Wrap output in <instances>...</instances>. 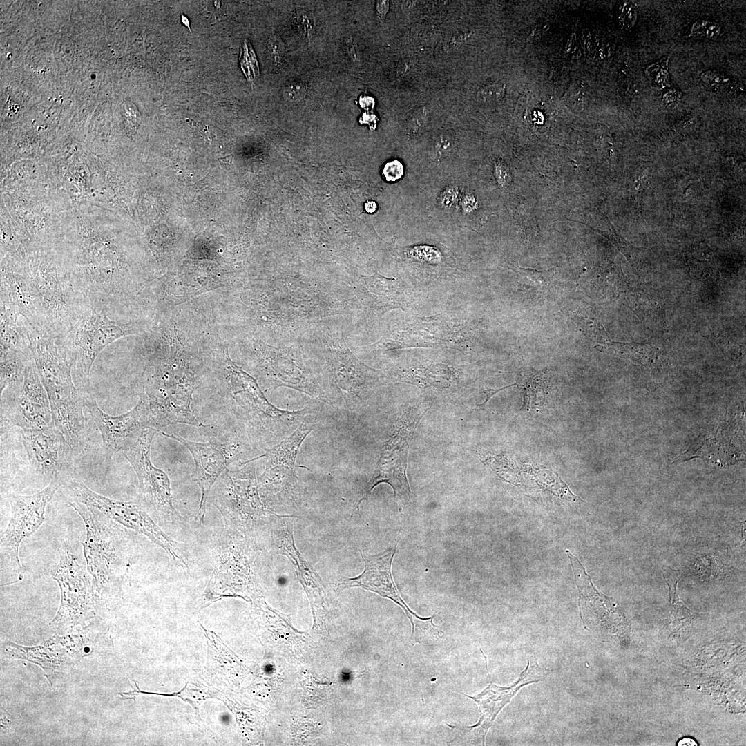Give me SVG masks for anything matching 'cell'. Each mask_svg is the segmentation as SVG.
<instances>
[{"mask_svg": "<svg viewBox=\"0 0 746 746\" xmlns=\"http://www.w3.org/2000/svg\"><path fill=\"white\" fill-rule=\"evenodd\" d=\"M720 30V26L716 23L699 20L693 24L690 35L696 38L713 39L719 35Z\"/></svg>", "mask_w": 746, "mask_h": 746, "instance_id": "cell-31", "label": "cell"}, {"mask_svg": "<svg viewBox=\"0 0 746 746\" xmlns=\"http://www.w3.org/2000/svg\"><path fill=\"white\" fill-rule=\"evenodd\" d=\"M159 430H144L137 441L123 455L133 467L140 488L146 504L165 518L182 519L173 506L170 480L162 469L151 461V447Z\"/></svg>", "mask_w": 746, "mask_h": 746, "instance_id": "cell-14", "label": "cell"}, {"mask_svg": "<svg viewBox=\"0 0 746 746\" xmlns=\"http://www.w3.org/2000/svg\"><path fill=\"white\" fill-rule=\"evenodd\" d=\"M134 408L117 416L102 411L96 401L88 394L86 408L99 429L105 447L113 452H123L138 439L142 431L154 428V420L147 396L141 392Z\"/></svg>", "mask_w": 746, "mask_h": 746, "instance_id": "cell-16", "label": "cell"}, {"mask_svg": "<svg viewBox=\"0 0 746 746\" xmlns=\"http://www.w3.org/2000/svg\"><path fill=\"white\" fill-rule=\"evenodd\" d=\"M32 353L0 350V392L22 382Z\"/></svg>", "mask_w": 746, "mask_h": 746, "instance_id": "cell-27", "label": "cell"}, {"mask_svg": "<svg viewBox=\"0 0 746 746\" xmlns=\"http://www.w3.org/2000/svg\"><path fill=\"white\" fill-rule=\"evenodd\" d=\"M377 205L374 201H367L365 202L364 208L368 213H373L376 210Z\"/></svg>", "mask_w": 746, "mask_h": 746, "instance_id": "cell-42", "label": "cell"}, {"mask_svg": "<svg viewBox=\"0 0 746 746\" xmlns=\"http://www.w3.org/2000/svg\"><path fill=\"white\" fill-rule=\"evenodd\" d=\"M428 408L426 405H412L397 417L392 434L381 448L376 469L361 490L352 513L355 509L359 510L361 502L367 499L375 486L381 483L389 484L401 502L410 501V486L406 477L408 450L416 428Z\"/></svg>", "mask_w": 746, "mask_h": 746, "instance_id": "cell-8", "label": "cell"}, {"mask_svg": "<svg viewBox=\"0 0 746 746\" xmlns=\"http://www.w3.org/2000/svg\"><path fill=\"white\" fill-rule=\"evenodd\" d=\"M23 443L36 475L48 484L70 481L75 457L62 432L55 425L21 431Z\"/></svg>", "mask_w": 746, "mask_h": 746, "instance_id": "cell-13", "label": "cell"}, {"mask_svg": "<svg viewBox=\"0 0 746 746\" xmlns=\"http://www.w3.org/2000/svg\"><path fill=\"white\" fill-rule=\"evenodd\" d=\"M218 359L224 383L219 393L220 403L255 440H283L318 410L315 402H309L300 410L279 409L267 400L256 380L231 360L227 350Z\"/></svg>", "mask_w": 746, "mask_h": 746, "instance_id": "cell-1", "label": "cell"}, {"mask_svg": "<svg viewBox=\"0 0 746 746\" xmlns=\"http://www.w3.org/2000/svg\"><path fill=\"white\" fill-rule=\"evenodd\" d=\"M66 486L68 500L76 501L91 506L123 526L148 537L164 549L174 560L187 567L186 562L178 553L175 542L169 538L154 522L142 506L133 501H122L101 495L85 485L70 480Z\"/></svg>", "mask_w": 746, "mask_h": 746, "instance_id": "cell-10", "label": "cell"}, {"mask_svg": "<svg viewBox=\"0 0 746 746\" xmlns=\"http://www.w3.org/2000/svg\"><path fill=\"white\" fill-rule=\"evenodd\" d=\"M1 396L2 416L21 430L55 425L48 396L33 358L26 365L22 382L6 389Z\"/></svg>", "mask_w": 746, "mask_h": 746, "instance_id": "cell-11", "label": "cell"}, {"mask_svg": "<svg viewBox=\"0 0 746 746\" xmlns=\"http://www.w3.org/2000/svg\"><path fill=\"white\" fill-rule=\"evenodd\" d=\"M372 101H374V99L372 98L367 97V96H365V97L361 98L360 99L361 105L363 107V108H368V107H373L374 102L373 103H369V102H372Z\"/></svg>", "mask_w": 746, "mask_h": 746, "instance_id": "cell-41", "label": "cell"}, {"mask_svg": "<svg viewBox=\"0 0 746 746\" xmlns=\"http://www.w3.org/2000/svg\"><path fill=\"white\" fill-rule=\"evenodd\" d=\"M544 675V669L536 662L528 660L526 669L511 686L500 687L490 681L489 685L476 696H471L463 694L475 700L479 707L480 717L478 722L468 727L469 731H467L470 740L484 745L486 734L500 711L510 702V699L522 687L543 680Z\"/></svg>", "mask_w": 746, "mask_h": 746, "instance_id": "cell-18", "label": "cell"}, {"mask_svg": "<svg viewBox=\"0 0 746 746\" xmlns=\"http://www.w3.org/2000/svg\"><path fill=\"white\" fill-rule=\"evenodd\" d=\"M668 61L669 57H665L647 68L648 77L654 83L662 86L669 84Z\"/></svg>", "mask_w": 746, "mask_h": 746, "instance_id": "cell-32", "label": "cell"}, {"mask_svg": "<svg viewBox=\"0 0 746 746\" xmlns=\"http://www.w3.org/2000/svg\"><path fill=\"white\" fill-rule=\"evenodd\" d=\"M63 485L52 481L39 492L31 495L11 494L8 496L11 517L1 536V551L9 556L13 571L23 577V570L19 558V548L23 539L30 537L41 526L48 503Z\"/></svg>", "mask_w": 746, "mask_h": 746, "instance_id": "cell-12", "label": "cell"}, {"mask_svg": "<svg viewBox=\"0 0 746 746\" xmlns=\"http://www.w3.org/2000/svg\"><path fill=\"white\" fill-rule=\"evenodd\" d=\"M310 15L307 12L300 13L297 16L298 29L305 35H309L313 27V21Z\"/></svg>", "mask_w": 746, "mask_h": 746, "instance_id": "cell-35", "label": "cell"}, {"mask_svg": "<svg viewBox=\"0 0 746 746\" xmlns=\"http://www.w3.org/2000/svg\"><path fill=\"white\" fill-rule=\"evenodd\" d=\"M389 375L396 380L412 383L421 388L441 390L448 387L451 379L452 370L445 364H431L390 370Z\"/></svg>", "mask_w": 746, "mask_h": 746, "instance_id": "cell-25", "label": "cell"}, {"mask_svg": "<svg viewBox=\"0 0 746 746\" xmlns=\"http://www.w3.org/2000/svg\"><path fill=\"white\" fill-rule=\"evenodd\" d=\"M252 462L239 470H225L216 481L215 505L225 523L257 517L265 512Z\"/></svg>", "mask_w": 746, "mask_h": 746, "instance_id": "cell-17", "label": "cell"}, {"mask_svg": "<svg viewBox=\"0 0 746 746\" xmlns=\"http://www.w3.org/2000/svg\"><path fill=\"white\" fill-rule=\"evenodd\" d=\"M27 274L41 320V329L64 335L93 309L66 270L46 260L32 262Z\"/></svg>", "mask_w": 746, "mask_h": 746, "instance_id": "cell-3", "label": "cell"}, {"mask_svg": "<svg viewBox=\"0 0 746 746\" xmlns=\"http://www.w3.org/2000/svg\"><path fill=\"white\" fill-rule=\"evenodd\" d=\"M305 90V87L301 84L295 83L286 88L285 94L289 99H298L303 96Z\"/></svg>", "mask_w": 746, "mask_h": 746, "instance_id": "cell-36", "label": "cell"}, {"mask_svg": "<svg viewBox=\"0 0 746 746\" xmlns=\"http://www.w3.org/2000/svg\"><path fill=\"white\" fill-rule=\"evenodd\" d=\"M319 411L305 418L298 428L289 436L282 440L281 442L270 448H265L264 453L249 459L245 463L265 457V468L283 466L294 470L295 462L300 447L307 436L314 428Z\"/></svg>", "mask_w": 746, "mask_h": 746, "instance_id": "cell-24", "label": "cell"}, {"mask_svg": "<svg viewBox=\"0 0 746 746\" xmlns=\"http://www.w3.org/2000/svg\"><path fill=\"white\" fill-rule=\"evenodd\" d=\"M680 93L676 90H667L663 95V100L667 105H673L676 104L680 99Z\"/></svg>", "mask_w": 746, "mask_h": 746, "instance_id": "cell-39", "label": "cell"}, {"mask_svg": "<svg viewBox=\"0 0 746 746\" xmlns=\"http://www.w3.org/2000/svg\"><path fill=\"white\" fill-rule=\"evenodd\" d=\"M318 340L331 386L346 412L352 414L364 405L387 376L359 361L347 346L341 331L322 328Z\"/></svg>", "mask_w": 746, "mask_h": 746, "instance_id": "cell-5", "label": "cell"}, {"mask_svg": "<svg viewBox=\"0 0 746 746\" xmlns=\"http://www.w3.org/2000/svg\"><path fill=\"white\" fill-rule=\"evenodd\" d=\"M451 140L446 136H441L436 142L435 151L443 154L451 149Z\"/></svg>", "mask_w": 746, "mask_h": 746, "instance_id": "cell-37", "label": "cell"}, {"mask_svg": "<svg viewBox=\"0 0 746 746\" xmlns=\"http://www.w3.org/2000/svg\"><path fill=\"white\" fill-rule=\"evenodd\" d=\"M678 745H683V746H684V745H689V746H690V745H698V744H697V743H696V741H695V740H694V739H692V738H683V739H681V740H680V741L678 742Z\"/></svg>", "mask_w": 746, "mask_h": 746, "instance_id": "cell-43", "label": "cell"}, {"mask_svg": "<svg viewBox=\"0 0 746 746\" xmlns=\"http://www.w3.org/2000/svg\"><path fill=\"white\" fill-rule=\"evenodd\" d=\"M252 367L262 391L289 388L334 406L300 347H274L261 341L254 345Z\"/></svg>", "mask_w": 746, "mask_h": 746, "instance_id": "cell-7", "label": "cell"}, {"mask_svg": "<svg viewBox=\"0 0 746 746\" xmlns=\"http://www.w3.org/2000/svg\"><path fill=\"white\" fill-rule=\"evenodd\" d=\"M382 173L387 181L394 182L402 177L403 166L396 160L389 162L384 166Z\"/></svg>", "mask_w": 746, "mask_h": 746, "instance_id": "cell-34", "label": "cell"}, {"mask_svg": "<svg viewBox=\"0 0 746 746\" xmlns=\"http://www.w3.org/2000/svg\"><path fill=\"white\" fill-rule=\"evenodd\" d=\"M242 564L241 557L233 546H223L207 588L208 595L216 598L226 596L229 591L231 595V589L249 577L247 568Z\"/></svg>", "mask_w": 746, "mask_h": 746, "instance_id": "cell-23", "label": "cell"}, {"mask_svg": "<svg viewBox=\"0 0 746 746\" xmlns=\"http://www.w3.org/2000/svg\"><path fill=\"white\" fill-rule=\"evenodd\" d=\"M68 503L85 526L86 539L82 546L95 597L107 595L119 587L128 566L118 530L112 520L98 510L76 501L68 500Z\"/></svg>", "mask_w": 746, "mask_h": 746, "instance_id": "cell-4", "label": "cell"}, {"mask_svg": "<svg viewBox=\"0 0 746 746\" xmlns=\"http://www.w3.org/2000/svg\"><path fill=\"white\" fill-rule=\"evenodd\" d=\"M396 551V544L394 548L373 555H365L360 551L364 562L363 573L355 577L343 579L338 584V587H361L390 598L404 609L412 621V617L418 615L413 613L401 599L392 579L391 566Z\"/></svg>", "mask_w": 746, "mask_h": 746, "instance_id": "cell-20", "label": "cell"}, {"mask_svg": "<svg viewBox=\"0 0 746 746\" xmlns=\"http://www.w3.org/2000/svg\"><path fill=\"white\" fill-rule=\"evenodd\" d=\"M182 22H183V23H184V24H186V26H187V27H188V28H189L190 29V26H189V20H188V19H187L186 17H184L183 15H182Z\"/></svg>", "mask_w": 746, "mask_h": 746, "instance_id": "cell-45", "label": "cell"}, {"mask_svg": "<svg viewBox=\"0 0 746 746\" xmlns=\"http://www.w3.org/2000/svg\"><path fill=\"white\" fill-rule=\"evenodd\" d=\"M551 271H536L519 267L518 275L521 278H527L532 283L530 287L534 289H544L549 286Z\"/></svg>", "mask_w": 746, "mask_h": 746, "instance_id": "cell-30", "label": "cell"}, {"mask_svg": "<svg viewBox=\"0 0 746 746\" xmlns=\"http://www.w3.org/2000/svg\"><path fill=\"white\" fill-rule=\"evenodd\" d=\"M506 92V86L501 82H494L483 85L478 90L477 98L484 102H496L501 99Z\"/></svg>", "mask_w": 746, "mask_h": 746, "instance_id": "cell-29", "label": "cell"}, {"mask_svg": "<svg viewBox=\"0 0 746 746\" xmlns=\"http://www.w3.org/2000/svg\"><path fill=\"white\" fill-rule=\"evenodd\" d=\"M50 573L61 590V605L52 622H76L90 618L95 595L88 570L78 564L72 553L65 551Z\"/></svg>", "mask_w": 746, "mask_h": 746, "instance_id": "cell-15", "label": "cell"}, {"mask_svg": "<svg viewBox=\"0 0 746 746\" xmlns=\"http://www.w3.org/2000/svg\"><path fill=\"white\" fill-rule=\"evenodd\" d=\"M450 325L439 315L417 318L404 326L392 328L370 347L388 351L405 347H449L456 334Z\"/></svg>", "mask_w": 746, "mask_h": 746, "instance_id": "cell-19", "label": "cell"}, {"mask_svg": "<svg viewBox=\"0 0 746 746\" xmlns=\"http://www.w3.org/2000/svg\"><path fill=\"white\" fill-rule=\"evenodd\" d=\"M354 290L364 306L378 314L394 309H404L407 305L403 285L395 278H386L378 273L361 276Z\"/></svg>", "mask_w": 746, "mask_h": 746, "instance_id": "cell-21", "label": "cell"}, {"mask_svg": "<svg viewBox=\"0 0 746 746\" xmlns=\"http://www.w3.org/2000/svg\"><path fill=\"white\" fill-rule=\"evenodd\" d=\"M218 161L220 162V164L225 169H227V168H230L231 164V161H232V156H231V155H229L224 156L223 157H220V158H218Z\"/></svg>", "mask_w": 746, "mask_h": 746, "instance_id": "cell-40", "label": "cell"}, {"mask_svg": "<svg viewBox=\"0 0 746 746\" xmlns=\"http://www.w3.org/2000/svg\"><path fill=\"white\" fill-rule=\"evenodd\" d=\"M149 325L140 319L111 320L106 312L93 307L64 335L76 387L86 390L93 363L105 347L124 336L146 332Z\"/></svg>", "mask_w": 746, "mask_h": 746, "instance_id": "cell-6", "label": "cell"}, {"mask_svg": "<svg viewBox=\"0 0 746 746\" xmlns=\"http://www.w3.org/2000/svg\"><path fill=\"white\" fill-rule=\"evenodd\" d=\"M0 296L1 303L16 311L29 327L41 329L39 312L27 271L2 268Z\"/></svg>", "mask_w": 746, "mask_h": 746, "instance_id": "cell-22", "label": "cell"}, {"mask_svg": "<svg viewBox=\"0 0 746 746\" xmlns=\"http://www.w3.org/2000/svg\"><path fill=\"white\" fill-rule=\"evenodd\" d=\"M159 432L182 444L193 458L195 468L191 478L200 489L197 518L203 523L207 500L213 486L231 463L237 460L246 459L250 456L253 447L246 437L233 436L224 442L199 443L184 439L176 434H169L162 430H159Z\"/></svg>", "mask_w": 746, "mask_h": 746, "instance_id": "cell-9", "label": "cell"}, {"mask_svg": "<svg viewBox=\"0 0 746 746\" xmlns=\"http://www.w3.org/2000/svg\"><path fill=\"white\" fill-rule=\"evenodd\" d=\"M0 350L31 353L24 319L14 309L0 304Z\"/></svg>", "mask_w": 746, "mask_h": 746, "instance_id": "cell-26", "label": "cell"}, {"mask_svg": "<svg viewBox=\"0 0 746 746\" xmlns=\"http://www.w3.org/2000/svg\"><path fill=\"white\" fill-rule=\"evenodd\" d=\"M279 46H280V45L278 44V42L277 41V42H276V52H282V49H281V50H277V47H278ZM273 52H274L273 53V55H276V57L277 56V57H278V61H280V59H281V53H279V52H275V48H274V49Z\"/></svg>", "mask_w": 746, "mask_h": 746, "instance_id": "cell-44", "label": "cell"}, {"mask_svg": "<svg viewBox=\"0 0 746 746\" xmlns=\"http://www.w3.org/2000/svg\"><path fill=\"white\" fill-rule=\"evenodd\" d=\"M143 393L149 399L155 429L178 423L198 428L191 410L195 377L186 356L171 352L152 357L143 374Z\"/></svg>", "mask_w": 746, "mask_h": 746, "instance_id": "cell-2", "label": "cell"}, {"mask_svg": "<svg viewBox=\"0 0 746 746\" xmlns=\"http://www.w3.org/2000/svg\"><path fill=\"white\" fill-rule=\"evenodd\" d=\"M239 61L241 69L248 81L254 82L259 76V66L254 51L247 39L242 44Z\"/></svg>", "mask_w": 746, "mask_h": 746, "instance_id": "cell-28", "label": "cell"}, {"mask_svg": "<svg viewBox=\"0 0 746 746\" xmlns=\"http://www.w3.org/2000/svg\"><path fill=\"white\" fill-rule=\"evenodd\" d=\"M514 385H517V383H515L513 384H511L510 385L505 386V387H503V388H497V389H492V388H484L483 393L486 394V399L483 402V403L478 405V406L480 408V409H484L485 408L486 403H488V401L490 399V398L492 396H494L495 394H497L499 391H501L503 390H505V389H506V388H508L509 387H512V386H514Z\"/></svg>", "mask_w": 746, "mask_h": 746, "instance_id": "cell-38", "label": "cell"}, {"mask_svg": "<svg viewBox=\"0 0 746 746\" xmlns=\"http://www.w3.org/2000/svg\"><path fill=\"white\" fill-rule=\"evenodd\" d=\"M702 81L712 90H720L729 83V79L716 70H708L701 75Z\"/></svg>", "mask_w": 746, "mask_h": 746, "instance_id": "cell-33", "label": "cell"}]
</instances>
